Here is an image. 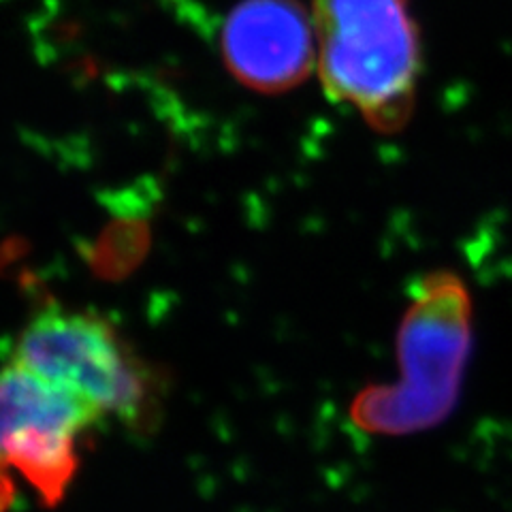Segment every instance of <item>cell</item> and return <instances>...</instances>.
<instances>
[{"instance_id": "6da1fadb", "label": "cell", "mask_w": 512, "mask_h": 512, "mask_svg": "<svg viewBox=\"0 0 512 512\" xmlns=\"http://www.w3.org/2000/svg\"><path fill=\"white\" fill-rule=\"evenodd\" d=\"M472 323V295L457 274L442 269L416 280L395 338L399 378L370 384L352 397V425L384 438L442 425L459 402Z\"/></svg>"}, {"instance_id": "277c9868", "label": "cell", "mask_w": 512, "mask_h": 512, "mask_svg": "<svg viewBox=\"0 0 512 512\" xmlns=\"http://www.w3.org/2000/svg\"><path fill=\"white\" fill-rule=\"evenodd\" d=\"M0 408L5 468L15 470L45 508H56L82 468L79 446L105 419L15 357L3 370Z\"/></svg>"}, {"instance_id": "3957f363", "label": "cell", "mask_w": 512, "mask_h": 512, "mask_svg": "<svg viewBox=\"0 0 512 512\" xmlns=\"http://www.w3.org/2000/svg\"><path fill=\"white\" fill-rule=\"evenodd\" d=\"M13 357L135 438H152L163 425L167 376L99 314L50 303L28 318Z\"/></svg>"}, {"instance_id": "5b68a950", "label": "cell", "mask_w": 512, "mask_h": 512, "mask_svg": "<svg viewBox=\"0 0 512 512\" xmlns=\"http://www.w3.org/2000/svg\"><path fill=\"white\" fill-rule=\"evenodd\" d=\"M220 50L242 86L263 94L286 92L316 69L314 18L299 0H242L224 20Z\"/></svg>"}, {"instance_id": "7a4b0ae2", "label": "cell", "mask_w": 512, "mask_h": 512, "mask_svg": "<svg viewBox=\"0 0 512 512\" xmlns=\"http://www.w3.org/2000/svg\"><path fill=\"white\" fill-rule=\"evenodd\" d=\"M312 18L329 99L355 107L380 133L404 128L423 67L408 0H312Z\"/></svg>"}]
</instances>
